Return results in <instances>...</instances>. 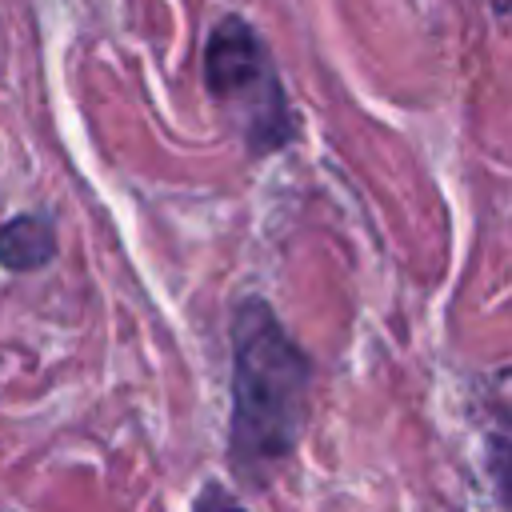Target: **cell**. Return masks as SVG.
<instances>
[{"label": "cell", "mask_w": 512, "mask_h": 512, "mask_svg": "<svg viewBox=\"0 0 512 512\" xmlns=\"http://www.w3.org/2000/svg\"><path fill=\"white\" fill-rule=\"evenodd\" d=\"M312 364L268 300L248 296L232 312V412L228 452L244 480L280 468L308 416Z\"/></svg>", "instance_id": "6da1fadb"}, {"label": "cell", "mask_w": 512, "mask_h": 512, "mask_svg": "<svg viewBox=\"0 0 512 512\" xmlns=\"http://www.w3.org/2000/svg\"><path fill=\"white\" fill-rule=\"evenodd\" d=\"M204 84L252 156L280 152L292 140L288 92L260 32L244 16L228 12L216 20L204 48Z\"/></svg>", "instance_id": "7a4b0ae2"}, {"label": "cell", "mask_w": 512, "mask_h": 512, "mask_svg": "<svg viewBox=\"0 0 512 512\" xmlns=\"http://www.w3.org/2000/svg\"><path fill=\"white\" fill-rule=\"evenodd\" d=\"M56 256V228L40 212H20L0 224V268L32 272Z\"/></svg>", "instance_id": "3957f363"}, {"label": "cell", "mask_w": 512, "mask_h": 512, "mask_svg": "<svg viewBox=\"0 0 512 512\" xmlns=\"http://www.w3.org/2000/svg\"><path fill=\"white\" fill-rule=\"evenodd\" d=\"M196 512H244L240 504H232V500H224V496H216V488H208V496L200 500V508Z\"/></svg>", "instance_id": "277c9868"}]
</instances>
